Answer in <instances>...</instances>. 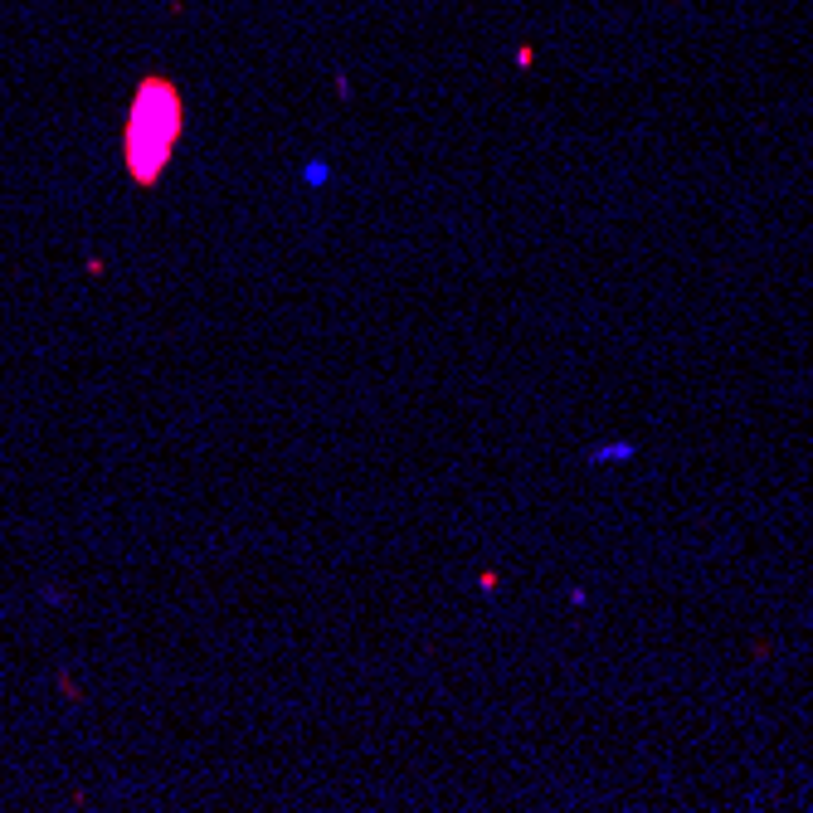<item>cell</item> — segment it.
Returning <instances> with one entry per match:
<instances>
[{
  "instance_id": "3",
  "label": "cell",
  "mask_w": 813,
  "mask_h": 813,
  "mask_svg": "<svg viewBox=\"0 0 813 813\" xmlns=\"http://www.w3.org/2000/svg\"><path fill=\"white\" fill-rule=\"evenodd\" d=\"M59 697H64V702H74V697H78V682H74V672H59Z\"/></svg>"
},
{
  "instance_id": "1",
  "label": "cell",
  "mask_w": 813,
  "mask_h": 813,
  "mask_svg": "<svg viewBox=\"0 0 813 813\" xmlns=\"http://www.w3.org/2000/svg\"><path fill=\"white\" fill-rule=\"evenodd\" d=\"M181 132H185L181 88L166 74H147L137 83L127 122H122V166H127V181L137 185V190H151V185L161 181L166 166H171V156H176Z\"/></svg>"
},
{
  "instance_id": "2",
  "label": "cell",
  "mask_w": 813,
  "mask_h": 813,
  "mask_svg": "<svg viewBox=\"0 0 813 813\" xmlns=\"http://www.w3.org/2000/svg\"><path fill=\"white\" fill-rule=\"evenodd\" d=\"M633 453H638L633 444H604V448H594L590 453V463H629Z\"/></svg>"
}]
</instances>
